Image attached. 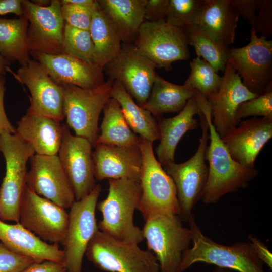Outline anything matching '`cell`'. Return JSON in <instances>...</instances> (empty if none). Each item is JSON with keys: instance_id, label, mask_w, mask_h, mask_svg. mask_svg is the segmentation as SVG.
<instances>
[{"instance_id": "4fadbf2b", "label": "cell", "mask_w": 272, "mask_h": 272, "mask_svg": "<svg viewBox=\"0 0 272 272\" xmlns=\"http://www.w3.org/2000/svg\"><path fill=\"white\" fill-rule=\"evenodd\" d=\"M60 1L52 0L49 5L41 6L32 1L22 0L24 15L28 20L27 43L29 53L63 54L64 21Z\"/></svg>"}, {"instance_id": "484cf974", "label": "cell", "mask_w": 272, "mask_h": 272, "mask_svg": "<svg viewBox=\"0 0 272 272\" xmlns=\"http://www.w3.org/2000/svg\"><path fill=\"white\" fill-rule=\"evenodd\" d=\"M239 17L230 0H205L195 25L228 47L234 42Z\"/></svg>"}, {"instance_id": "7a4b0ae2", "label": "cell", "mask_w": 272, "mask_h": 272, "mask_svg": "<svg viewBox=\"0 0 272 272\" xmlns=\"http://www.w3.org/2000/svg\"><path fill=\"white\" fill-rule=\"evenodd\" d=\"M193 246L183 254L178 272L203 262L236 272H266L249 241L231 245L217 243L203 234L192 214L188 221Z\"/></svg>"}, {"instance_id": "d4e9b609", "label": "cell", "mask_w": 272, "mask_h": 272, "mask_svg": "<svg viewBox=\"0 0 272 272\" xmlns=\"http://www.w3.org/2000/svg\"><path fill=\"white\" fill-rule=\"evenodd\" d=\"M62 131L59 121L29 111L16 128V133L30 145L35 154L48 156L58 154Z\"/></svg>"}, {"instance_id": "52a82bcc", "label": "cell", "mask_w": 272, "mask_h": 272, "mask_svg": "<svg viewBox=\"0 0 272 272\" xmlns=\"http://www.w3.org/2000/svg\"><path fill=\"white\" fill-rule=\"evenodd\" d=\"M0 152L6 163L0 187V219L19 223L20 204L26 185L27 163L35 152L17 133L6 132L0 135Z\"/></svg>"}, {"instance_id": "ee69618b", "label": "cell", "mask_w": 272, "mask_h": 272, "mask_svg": "<svg viewBox=\"0 0 272 272\" xmlns=\"http://www.w3.org/2000/svg\"><path fill=\"white\" fill-rule=\"evenodd\" d=\"M248 238L259 259L271 270L272 254L267 246L252 234H249Z\"/></svg>"}, {"instance_id": "7bdbcfd3", "label": "cell", "mask_w": 272, "mask_h": 272, "mask_svg": "<svg viewBox=\"0 0 272 272\" xmlns=\"http://www.w3.org/2000/svg\"><path fill=\"white\" fill-rule=\"evenodd\" d=\"M5 81L6 78L4 75H0V135L5 132L12 134L16 133V128L9 120L4 108V96L6 89Z\"/></svg>"}, {"instance_id": "7dc6e473", "label": "cell", "mask_w": 272, "mask_h": 272, "mask_svg": "<svg viewBox=\"0 0 272 272\" xmlns=\"http://www.w3.org/2000/svg\"><path fill=\"white\" fill-rule=\"evenodd\" d=\"M61 4H71L86 8H93L96 1L94 0H62Z\"/></svg>"}, {"instance_id": "6da1fadb", "label": "cell", "mask_w": 272, "mask_h": 272, "mask_svg": "<svg viewBox=\"0 0 272 272\" xmlns=\"http://www.w3.org/2000/svg\"><path fill=\"white\" fill-rule=\"evenodd\" d=\"M195 98L209 126L210 141L206 151L208 176L201 199L214 203L224 195L246 187L258 174L254 168L245 167L231 157L212 122L211 105L207 98L197 93Z\"/></svg>"}, {"instance_id": "e575fe53", "label": "cell", "mask_w": 272, "mask_h": 272, "mask_svg": "<svg viewBox=\"0 0 272 272\" xmlns=\"http://www.w3.org/2000/svg\"><path fill=\"white\" fill-rule=\"evenodd\" d=\"M63 53L77 57L89 64L96 65L94 46L89 31L77 29L65 23Z\"/></svg>"}, {"instance_id": "44dd1931", "label": "cell", "mask_w": 272, "mask_h": 272, "mask_svg": "<svg viewBox=\"0 0 272 272\" xmlns=\"http://www.w3.org/2000/svg\"><path fill=\"white\" fill-rule=\"evenodd\" d=\"M39 62L57 84L74 85L82 88H95L105 81L103 69L66 54H48L30 52Z\"/></svg>"}, {"instance_id": "f6af8a7d", "label": "cell", "mask_w": 272, "mask_h": 272, "mask_svg": "<svg viewBox=\"0 0 272 272\" xmlns=\"http://www.w3.org/2000/svg\"><path fill=\"white\" fill-rule=\"evenodd\" d=\"M66 269L63 263L52 261L34 262L22 272H66Z\"/></svg>"}, {"instance_id": "2e32d148", "label": "cell", "mask_w": 272, "mask_h": 272, "mask_svg": "<svg viewBox=\"0 0 272 272\" xmlns=\"http://www.w3.org/2000/svg\"><path fill=\"white\" fill-rule=\"evenodd\" d=\"M63 127L57 155L73 189L75 201L89 194L95 187L92 145L87 139L73 135L67 125Z\"/></svg>"}, {"instance_id": "7402d4cb", "label": "cell", "mask_w": 272, "mask_h": 272, "mask_svg": "<svg viewBox=\"0 0 272 272\" xmlns=\"http://www.w3.org/2000/svg\"><path fill=\"white\" fill-rule=\"evenodd\" d=\"M93 152L96 180L140 178L142 165L139 145L98 144Z\"/></svg>"}, {"instance_id": "d6a6232c", "label": "cell", "mask_w": 272, "mask_h": 272, "mask_svg": "<svg viewBox=\"0 0 272 272\" xmlns=\"http://www.w3.org/2000/svg\"><path fill=\"white\" fill-rule=\"evenodd\" d=\"M183 31L188 45L194 47L197 56L208 62L216 72H224L228 61V47L217 41L195 24Z\"/></svg>"}, {"instance_id": "4dcf8cb0", "label": "cell", "mask_w": 272, "mask_h": 272, "mask_svg": "<svg viewBox=\"0 0 272 272\" xmlns=\"http://www.w3.org/2000/svg\"><path fill=\"white\" fill-rule=\"evenodd\" d=\"M28 25L24 15L14 19L0 18V54L10 63L17 61L22 66L30 59L27 43Z\"/></svg>"}, {"instance_id": "d590c367", "label": "cell", "mask_w": 272, "mask_h": 272, "mask_svg": "<svg viewBox=\"0 0 272 272\" xmlns=\"http://www.w3.org/2000/svg\"><path fill=\"white\" fill-rule=\"evenodd\" d=\"M205 0H169L165 22L183 31L195 25Z\"/></svg>"}, {"instance_id": "8fae6325", "label": "cell", "mask_w": 272, "mask_h": 272, "mask_svg": "<svg viewBox=\"0 0 272 272\" xmlns=\"http://www.w3.org/2000/svg\"><path fill=\"white\" fill-rule=\"evenodd\" d=\"M133 44L157 68L167 71L172 69L173 62L190 58L184 32L165 21H144Z\"/></svg>"}, {"instance_id": "9a60e30c", "label": "cell", "mask_w": 272, "mask_h": 272, "mask_svg": "<svg viewBox=\"0 0 272 272\" xmlns=\"http://www.w3.org/2000/svg\"><path fill=\"white\" fill-rule=\"evenodd\" d=\"M19 223L40 238L54 244L61 243L69 221L65 209L43 197L25 186L22 196Z\"/></svg>"}, {"instance_id": "681fc988", "label": "cell", "mask_w": 272, "mask_h": 272, "mask_svg": "<svg viewBox=\"0 0 272 272\" xmlns=\"http://www.w3.org/2000/svg\"><path fill=\"white\" fill-rule=\"evenodd\" d=\"M212 272H236L227 269L216 267Z\"/></svg>"}, {"instance_id": "f1b7e54d", "label": "cell", "mask_w": 272, "mask_h": 272, "mask_svg": "<svg viewBox=\"0 0 272 272\" xmlns=\"http://www.w3.org/2000/svg\"><path fill=\"white\" fill-rule=\"evenodd\" d=\"M89 32L94 46L95 63L104 69L119 54L122 42L97 1L93 11Z\"/></svg>"}, {"instance_id": "277c9868", "label": "cell", "mask_w": 272, "mask_h": 272, "mask_svg": "<svg viewBox=\"0 0 272 272\" xmlns=\"http://www.w3.org/2000/svg\"><path fill=\"white\" fill-rule=\"evenodd\" d=\"M142 165L140 176L141 195L138 210L145 221L160 214L179 215L175 184L157 159L153 143L139 137Z\"/></svg>"}, {"instance_id": "ac0fdd59", "label": "cell", "mask_w": 272, "mask_h": 272, "mask_svg": "<svg viewBox=\"0 0 272 272\" xmlns=\"http://www.w3.org/2000/svg\"><path fill=\"white\" fill-rule=\"evenodd\" d=\"M26 185L38 195L66 209L75 201L71 185L57 155L35 154L30 158Z\"/></svg>"}, {"instance_id": "ffe728a7", "label": "cell", "mask_w": 272, "mask_h": 272, "mask_svg": "<svg viewBox=\"0 0 272 272\" xmlns=\"http://www.w3.org/2000/svg\"><path fill=\"white\" fill-rule=\"evenodd\" d=\"M271 137L272 119L251 117L241 121L221 139L235 161L254 168L257 156Z\"/></svg>"}, {"instance_id": "8992f818", "label": "cell", "mask_w": 272, "mask_h": 272, "mask_svg": "<svg viewBox=\"0 0 272 272\" xmlns=\"http://www.w3.org/2000/svg\"><path fill=\"white\" fill-rule=\"evenodd\" d=\"M178 215L160 214L145 220L142 229L148 250L156 256L160 272H178L192 242V233Z\"/></svg>"}, {"instance_id": "603a6c76", "label": "cell", "mask_w": 272, "mask_h": 272, "mask_svg": "<svg viewBox=\"0 0 272 272\" xmlns=\"http://www.w3.org/2000/svg\"><path fill=\"white\" fill-rule=\"evenodd\" d=\"M0 241L9 250L37 262L52 261L64 264L63 250L57 244L42 240L20 223L9 224L0 220Z\"/></svg>"}, {"instance_id": "b9f144b4", "label": "cell", "mask_w": 272, "mask_h": 272, "mask_svg": "<svg viewBox=\"0 0 272 272\" xmlns=\"http://www.w3.org/2000/svg\"><path fill=\"white\" fill-rule=\"evenodd\" d=\"M241 16L254 28L256 17L257 10L260 0H230Z\"/></svg>"}, {"instance_id": "3957f363", "label": "cell", "mask_w": 272, "mask_h": 272, "mask_svg": "<svg viewBox=\"0 0 272 272\" xmlns=\"http://www.w3.org/2000/svg\"><path fill=\"white\" fill-rule=\"evenodd\" d=\"M108 193L97 204L102 215L98 227L118 240L139 244L144 238L133 222V214L141 195L140 178L108 179Z\"/></svg>"}, {"instance_id": "30bf717a", "label": "cell", "mask_w": 272, "mask_h": 272, "mask_svg": "<svg viewBox=\"0 0 272 272\" xmlns=\"http://www.w3.org/2000/svg\"><path fill=\"white\" fill-rule=\"evenodd\" d=\"M227 58L251 92L259 96L272 89V40L258 37L254 28L249 43L228 48Z\"/></svg>"}, {"instance_id": "4316f807", "label": "cell", "mask_w": 272, "mask_h": 272, "mask_svg": "<svg viewBox=\"0 0 272 272\" xmlns=\"http://www.w3.org/2000/svg\"><path fill=\"white\" fill-rule=\"evenodd\" d=\"M117 31L122 43L133 44L145 21L146 0H98Z\"/></svg>"}, {"instance_id": "5bb4252c", "label": "cell", "mask_w": 272, "mask_h": 272, "mask_svg": "<svg viewBox=\"0 0 272 272\" xmlns=\"http://www.w3.org/2000/svg\"><path fill=\"white\" fill-rule=\"evenodd\" d=\"M157 66L133 44H122L118 56L104 68L109 79L121 84L141 107L147 101L157 73Z\"/></svg>"}, {"instance_id": "1f68e13d", "label": "cell", "mask_w": 272, "mask_h": 272, "mask_svg": "<svg viewBox=\"0 0 272 272\" xmlns=\"http://www.w3.org/2000/svg\"><path fill=\"white\" fill-rule=\"evenodd\" d=\"M104 116L95 146L106 144L119 146H137L139 137L130 128L119 103L110 98L103 109Z\"/></svg>"}, {"instance_id": "bcb514c9", "label": "cell", "mask_w": 272, "mask_h": 272, "mask_svg": "<svg viewBox=\"0 0 272 272\" xmlns=\"http://www.w3.org/2000/svg\"><path fill=\"white\" fill-rule=\"evenodd\" d=\"M22 2V0H0V15L14 13L19 17L23 16Z\"/></svg>"}, {"instance_id": "d6986e66", "label": "cell", "mask_w": 272, "mask_h": 272, "mask_svg": "<svg viewBox=\"0 0 272 272\" xmlns=\"http://www.w3.org/2000/svg\"><path fill=\"white\" fill-rule=\"evenodd\" d=\"M223 73L219 90L207 98L211 105L212 124L221 138L240 123L236 117L239 105L258 96L244 86L238 74L228 61Z\"/></svg>"}, {"instance_id": "60d3db41", "label": "cell", "mask_w": 272, "mask_h": 272, "mask_svg": "<svg viewBox=\"0 0 272 272\" xmlns=\"http://www.w3.org/2000/svg\"><path fill=\"white\" fill-rule=\"evenodd\" d=\"M169 0H146L144 10L145 21H165Z\"/></svg>"}, {"instance_id": "8d00e7d4", "label": "cell", "mask_w": 272, "mask_h": 272, "mask_svg": "<svg viewBox=\"0 0 272 272\" xmlns=\"http://www.w3.org/2000/svg\"><path fill=\"white\" fill-rule=\"evenodd\" d=\"M272 119V89L263 94L241 103L236 117L239 121L248 117Z\"/></svg>"}, {"instance_id": "c3c4849f", "label": "cell", "mask_w": 272, "mask_h": 272, "mask_svg": "<svg viewBox=\"0 0 272 272\" xmlns=\"http://www.w3.org/2000/svg\"><path fill=\"white\" fill-rule=\"evenodd\" d=\"M10 63L4 59L0 54V75H4L7 72L13 74L10 69Z\"/></svg>"}, {"instance_id": "836d02e7", "label": "cell", "mask_w": 272, "mask_h": 272, "mask_svg": "<svg viewBox=\"0 0 272 272\" xmlns=\"http://www.w3.org/2000/svg\"><path fill=\"white\" fill-rule=\"evenodd\" d=\"M190 73L184 85L191 88L206 98L219 90L223 81L214 69L197 56L190 62Z\"/></svg>"}, {"instance_id": "5b68a950", "label": "cell", "mask_w": 272, "mask_h": 272, "mask_svg": "<svg viewBox=\"0 0 272 272\" xmlns=\"http://www.w3.org/2000/svg\"><path fill=\"white\" fill-rule=\"evenodd\" d=\"M85 255L95 266L107 272H160L159 264L151 251L99 230L90 241Z\"/></svg>"}, {"instance_id": "7c38bea8", "label": "cell", "mask_w": 272, "mask_h": 272, "mask_svg": "<svg viewBox=\"0 0 272 272\" xmlns=\"http://www.w3.org/2000/svg\"><path fill=\"white\" fill-rule=\"evenodd\" d=\"M101 186L97 184L87 196L75 201L70 208L67 231L61 242L67 272H81L83 259L88 245L98 230L96 207Z\"/></svg>"}, {"instance_id": "9c48e42d", "label": "cell", "mask_w": 272, "mask_h": 272, "mask_svg": "<svg viewBox=\"0 0 272 272\" xmlns=\"http://www.w3.org/2000/svg\"><path fill=\"white\" fill-rule=\"evenodd\" d=\"M198 115L202 133L195 153L183 163L173 162L162 165L175 184L180 207L179 216L182 221L186 222L193 214L192 210L196 203L201 199L208 176L206 151L209 139V126L201 111Z\"/></svg>"}, {"instance_id": "ab89813d", "label": "cell", "mask_w": 272, "mask_h": 272, "mask_svg": "<svg viewBox=\"0 0 272 272\" xmlns=\"http://www.w3.org/2000/svg\"><path fill=\"white\" fill-rule=\"evenodd\" d=\"M254 29L266 39L272 35V1L260 0Z\"/></svg>"}, {"instance_id": "ba28073f", "label": "cell", "mask_w": 272, "mask_h": 272, "mask_svg": "<svg viewBox=\"0 0 272 272\" xmlns=\"http://www.w3.org/2000/svg\"><path fill=\"white\" fill-rule=\"evenodd\" d=\"M114 80L108 79L93 88L62 85L63 112L67 125L75 135L89 141L95 146L100 114L111 98Z\"/></svg>"}, {"instance_id": "cb8c5ba5", "label": "cell", "mask_w": 272, "mask_h": 272, "mask_svg": "<svg viewBox=\"0 0 272 272\" xmlns=\"http://www.w3.org/2000/svg\"><path fill=\"white\" fill-rule=\"evenodd\" d=\"M200 108L195 97L190 99L184 108L172 117L160 118L158 125L160 143L156 149L157 159L164 165L174 161L177 146L183 136L189 130L198 128Z\"/></svg>"}, {"instance_id": "f546056e", "label": "cell", "mask_w": 272, "mask_h": 272, "mask_svg": "<svg viewBox=\"0 0 272 272\" xmlns=\"http://www.w3.org/2000/svg\"><path fill=\"white\" fill-rule=\"evenodd\" d=\"M111 98L119 103L126 121L135 134L152 143L159 140L158 122L154 116L139 106L123 86L116 81L113 84Z\"/></svg>"}, {"instance_id": "74e56055", "label": "cell", "mask_w": 272, "mask_h": 272, "mask_svg": "<svg viewBox=\"0 0 272 272\" xmlns=\"http://www.w3.org/2000/svg\"><path fill=\"white\" fill-rule=\"evenodd\" d=\"M61 5V14L65 24L77 29L89 31L95 6L90 8L71 4Z\"/></svg>"}, {"instance_id": "83f0119b", "label": "cell", "mask_w": 272, "mask_h": 272, "mask_svg": "<svg viewBox=\"0 0 272 272\" xmlns=\"http://www.w3.org/2000/svg\"><path fill=\"white\" fill-rule=\"evenodd\" d=\"M196 94L194 89L168 82L157 74L150 95L142 107L154 116L179 112Z\"/></svg>"}, {"instance_id": "f35d334b", "label": "cell", "mask_w": 272, "mask_h": 272, "mask_svg": "<svg viewBox=\"0 0 272 272\" xmlns=\"http://www.w3.org/2000/svg\"><path fill=\"white\" fill-rule=\"evenodd\" d=\"M34 262L33 258L16 253L0 243V272H22Z\"/></svg>"}, {"instance_id": "f907efd6", "label": "cell", "mask_w": 272, "mask_h": 272, "mask_svg": "<svg viewBox=\"0 0 272 272\" xmlns=\"http://www.w3.org/2000/svg\"><path fill=\"white\" fill-rule=\"evenodd\" d=\"M66 272H67V271H66Z\"/></svg>"}, {"instance_id": "e0dca14e", "label": "cell", "mask_w": 272, "mask_h": 272, "mask_svg": "<svg viewBox=\"0 0 272 272\" xmlns=\"http://www.w3.org/2000/svg\"><path fill=\"white\" fill-rule=\"evenodd\" d=\"M25 85L31 93L30 105L27 111L48 117L59 122L64 118L62 87L54 82L38 61L30 59L13 74Z\"/></svg>"}]
</instances>
